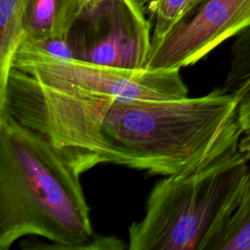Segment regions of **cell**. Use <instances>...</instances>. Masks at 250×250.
Returning <instances> with one entry per match:
<instances>
[{
  "label": "cell",
  "instance_id": "1",
  "mask_svg": "<svg viewBox=\"0 0 250 250\" xmlns=\"http://www.w3.org/2000/svg\"><path fill=\"white\" fill-rule=\"evenodd\" d=\"M61 86L80 142L100 138L102 163L171 176L239 149V99L222 88L200 97L127 101Z\"/></svg>",
  "mask_w": 250,
  "mask_h": 250
},
{
  "label": "cell",
  "instance_id": "2",
  "mask_svg": "<svg viewBox=\"0 0 250 250\" xmlns=\"http://www.w3.org/2000/svg\"><path fill=\"white\" fill-rule=\"evenodd\" d=\"M67 154L0 110V250L21 237L34 250H121L114 235L94 232L80 175Z\"/></svg>",
  "mask_w": 250,
  "mask_h": 250
},
{
  "label": "cell",
  "instance_id": "3",
  "mask_svg": "<svg viewBox=\"0 0 250 250\" xmlns=\"http://www.w3.org/2000/svg\"><path fill=\"white\" fill-rule=\"evenodd\" d=\"M239 149L208 166L171 175L150 190L128 230L130 250H208L235 211L250 172Z\"/></svg>",
  "mask_w": 250,
  "mask_h": 250
},
{
  "label": "cell",
  "instance_id": "4",
  "mask_svg": "<svg viewBox=\"0 0 250 250\" xmlns=\"http://www.w3.org/2000/svg\"><path fill=\"white\" fill-rule=\"evenodd\" d=\"M12 67L58 85H71L118 100H170L188 96L179 69H128L53 56L22 39Z\"/></svg>",
  "mask_w": 250,
  "mask_h": 250
},
{
  "label": "cell",
  "instance_id": "5",
  "mask_svg": "<svg viewBox=\"0 0 250 250\" xmlns=\"http://www.w3.org/2000/svg\"><path fill=\"white\" fill-rule=\"evenodd\" d=\"M151 37L142 0H100L83 9L67 39L77 60L143 69Z\"/></svg>",
  "mask_w": 250,
  "mask_h": 250
},
{
  "label": "cell",
  "instance_id": "6",
  "mask_svg": "<svg viewBox=\"0 0 250 250\" xmlns=\"http://www.w3.org/2000/svg\"><path fill=\"white\" fill-rule=\"evenodd\" d=\"M249 25L250 0H203L163 38L151 43L146 68L180 70Z\"/></svg>",
  "mask_w": 250,
  "mask_h": 250
},
{
  "label": "cell",
  "instance_id": "7",
  "mask_svg": "<svg viewBox=\"0 0 250 250\" xmlns=\"http://www.w3.org/2000/svg\"><path fill=\"white\" fill-rule=\"evenodd\" d=\"M82 11L80 0H24L23 38H67Z\"/></svg>",
  "mask_w": 250,
  "mask_h": 250
},
{
  "label": "cell",
  "instance_id": "8",
  "mask_svg": "<svg viewBox=\"0 0 250 250\" xmlns=\"http://www.w3.org/2000/svg\"><path fill=\"white\" fill-rule=\"evenodd\" d=\"M24 0H0V87L12 68V61L24 34Z\"/></svg>",
  "mask_w": 250,
  "mask_h": 250
},
{
  "label": "cell",
  "instance_id": "9",
  "mask_svg": "<svg viewBox=\"0 0 250 250\" xmlns=\"http://www.w3.org/2000/svg\"><path fill=\"white\" fill-rule=\"evenodd\" d=\"M208 250H250V172L235 211Z\"/></svg>",
  "mask_w": 250,
  "mask_h": 250
},
{
  "label": "cell",
  "instance_id": "10",
  "mask_svg": "<svg viewBox=\"0 0 250 250\" xmlns=\"http://www.w3.org/2000/svg\"><path fill=\"white\" fill-rule=\"evenodd\" d=\"M222 90L240 98L250 90V25L239 32L230 47V60Z\"/></svg>",
  "mask_w": 250,
  "mask_h": 250
},
{
  "label": "cell",
  "instance_id": "11",
  "mask_svg": "<svg viewBox=\"0 0 250 250\" xmlns=\"http://www.w3.org/2000/svg\"><path fill=\"white\" fill-rule=\"evenodd\" d=\"M203 0H142L145 10L154 18L151 43L163 38Z\"/></svg>",
  "mask_w": 250,
  "mask_h": 250
},
{
  "label": "cell",
  "instance_id": "12",
  "mask_svg": "<svg viewBox=\"0 0 250 250\" xmlns=\"http://www.w3.org/2000/svg\"><path fill=\"white\" fill-rule=\"evenodd\" d=\"M237 117L241 131L238 147L240 151L250 156V90L239 100Z\"/></svg>",
  "mask_w": 250,
  "mask_h": 250
},
{
  "label": "cell",
  "instance_id": "13",
  "mask_svg": "<svg viewBox=\"0 0 250 250\" xmlns=\"http://www.w3.org/2000/svg\"><path fill=\"white\" fill-rule=\"evenodd\" d=\"M80 1H81L82 5H83V9H84L85 7L90 6V5L96 3V2H98V1H100V0H80Z\"/></svg>",
  "mask_w": 250,
  "mask_h": 250
}]
</instances>
